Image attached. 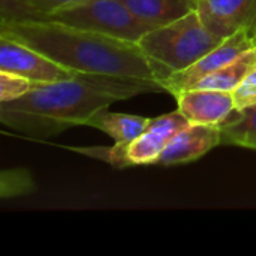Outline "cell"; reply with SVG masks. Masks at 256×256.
<instances>
[{
	"label": "cell",
	"mask_w": 256,
	"mask_h": 256,
	"mask_svg": "<svg viewBox=\"0 0 256 256\" xmlns=\"http://www.w3.org/2000/svg\"><path fill=\"white\" fill-rule=\"evenodd\" d=\"M160 92L165 90L159 81L75 74L66 81L39 82L22 98L0 102V122L30 136H52L75 126H87L94 114L118 100Z\"/></svg>",
	"instance_id": "1"
},
{
	"label": "cell",
	"mask_w": 256,
	"mask_h": 256,
	"mask_svg": "<svg viewBox=\"0 0 256 256\" xmlns=\"http://www.w3.org/2000/svg\"><path fill=\"white\" fill-rule=\"evenodd\" d=\"M0 36L18 40L81 75L159 81L160 69L138 44L40 18L2 20Z\"/></svg>",
	"instance_id": "2"
},
{
	"label": "cell",
	"mask_w": 256,
	"mask_h": 256,
	"mask_svg": "<svg viewBox=\"0 0 256 256\" xmlns=\"http://www.w3.org/2000/svg\"><path fill=\"white\" fill-rule=\"evenodd\" d=\"M222 40L204 26L198 10H194L171 24L152 28L138 45L165 78L188 69Z\"/></svg>",
	"instance_id": "3"
},
{
	"label": "cell",
	"mask_w": 256,
	"mask_h": 256,
	"mask_svg": "<svg viewBox=\"0 0 256 256\" xmlns=\"http://www.w3.org/2000/svg\"><path fill=\"white\" fill-rule=\"evenodd\" d=\"M40 20L135 44L153 28L141 21L123 0H76Z\"/></svg>",
	"instance_id": "4"
},
{
	"label": "cell",
	"mask_w": 256,
	"mask_h": 256,
	"mask_svg": "<svg viewBox=\"0 0 256 256\" xmlns=\"http://www.w3.org/2000/svg\"><path fill=\"white\" fill-rule=\"evenodd\" d=\"M189 120L180 112H170L150 118L146 130L129 144H114V147H74L70 150L108 162L114 168L156 165L168 144L189 126Z\"/></svg>",
	"instance_id": "5"
},
{
	"label": "cell",
	"mask_w": 256,
	"mask_h": 256,
	"mask_svg": "<svg viewBox=\"0 0 256 256\" xmlns=\"http://www.w3.org/2000/svg\"><path fill=\"white\" fill-rule=\"evenodd\" d=\"M256 46V33L254 30H242L226 39H224L214 50L208 54L201 57L192 66L184 70L171 74L162 80L159 84L164 87L165 92L171 93L174 98L184 92L194 88L200 81L207 78L208 75L214 74L225 64L231 63L246 51Z\"/></svg>",
	"instance_id": "6"
},
{
	"label": "cell",
	"mask_w": 256,
	"mask_h": 256,
	"mask_svg": "<svg viewBox=\"0 0 256 256\" xmlns=\"http://www.w3.org/2000/svg\"><path fill=\"white\" fill-rule=\"evenodd\" d=\"M0 70L34 82H58L75 76L45 54L6 36H0Z\"/></svg>",
	"instance_id": "7"
},
{
	"label": "cell",
	"mask_w": 256,
	"mask_h": 256,
	"mask_svg": "<svg viewBox=\"0 0 256 256\" xmlns=\"http://www.w3.org/2000/svg\"><path fill=\"white\" fill-rule=\"evenodd\" d=\"M198 14L204 26L220 39L242 30L256 33V0H200Z\"/></svg>",
	"instance_id": "8"
},
{
	"label": "cell",
	"mask_w": 256,
	"mask_h": 256,
	"mask_svg": "<svg viewBox=\"0 0 256 256\" xmlns=\"http://www.w3.org/2000/svg\"><path fill=\"white\" fill-rule=\"evenodd\" d=\"M178 111L194 124L224 128L236 111L231 92L190 88L176 96Z\"/></svg>",
	"instance_id": "9"
},
{
	"label": "cell",
	"mask_w": 256,
	"mask_h": 256,
	"mask_svg": "<svg viewBox=\"0 0 256 256\" xmlns=\"http://www.w3.org/2000/svg\"><path fill=\"white\" fill-rule=\"evenodd\" d=\"M222 144V130L216 126L190 123L164 150L156 165L172 166L195 162Z\"/></svg>",
	"instance_id": "10"
},
{
	"label": "cell",
	"mask_w": 256,
	"mask_h": 256,
	"mask_svg": "<svg viewBox=\"0 0 256 256\" xmlns=\"http://www.w3.org/2000/svg\"><path fill=\"white\" fill-rule=\"evenodd\" d=\"M124 4L150 27L171 24L198 10L200 0H123Z\"/></svg>",
	"instance_id": "11"
},
{
	"label": "cell",
	"mask_w": 256,
	"mask_h": 256,
	"mask_svg": "<svg viewBox=\"0 0 256 256\" xmlns=\"http://www.w3.org/2000/svg\"><path fill=\"white\" fill-rule=\"evenodd\" d=\"M148 123L150 118L132 114L110 112L106 108L94 114L88 120L87 126L108 134V136H111L116 144H129L146 130Z\"/></svg>",
	"instance_id": "12"
},
{
	"label": "cell",
	"mask_w": 256,
	"mask_h": 256,
	"mask_svg": "<svg viewBox=\"0 0 256 256\" xmlns=\"http://www.w3.org/2000/svg\"><path fill=\"white\" fill-rule=\"evenodd\" d=\"M256 66V46L246 51L231 63L225 64L214 74L208 75L202 81H200L194 88H206V90H219V92H234L240 82L252 72Z\"/></svg>",
	"instance_id": "13"
},
{
	"label": "cell",
	"mask_w": 256,
	"mask_h": 256,
	"mask_svg": "<svg viewBox=\"0 0 256 256\" xmlns=\"http://www.w3.org/2000/svg\"><path fill=\"white\" fill-rule=\"evenodd\" d=\"M222 144L256 150V106L246 111H234L224 124Z\"/></svg>",
	"instance_id": "14"
},
{
	"label": "cell",
	"mask_w": 256,
	"mask_h": 256,
	"mask_svg": "<svg viewBox=\"0 0 256 256\" xmlns=\"http://www.w3.org/2000/svg\"><path fill=\"white\" fill-rule=\"evenodd\" d=\"M39 86L24 76L0 70V102H10L22 98Z\"/></svg>",
	"instance_id": "15"
},
{
	"label": "cell",
	"mask_w": 256,
	"mask_h": 256,
	"mask_svg": "<svg viewBox=\"0 0 256 256\" xmlns=\"http://www.w3.org/2000/svg\"><path fill=\"white\" fill-rule=\"evenodd\" d=\"M34 189L32 176L26 170H12L2 172L0 194L3 198L20 196L32 192Z\"/></svg>",
	"instance_id": "16"
},
{
	"label": "cell",
	"mask_w": 256,
	"mask_h": 256,
	"mask_svg": "<svg viewBox=\"0 0 256 256\" xmlns=\"http://www.w3.org/2000/svg\"><path fill=\"white\" fill-rule=\"evenodd\" d=\"M21 10L18 18H46L54 10L76 0H10ZM12 18V20H18Z\"/></svg>",
	"instance_id": "17"
},
{
	"label": "cell",
	"mask_w": 256,
	"mask_h": 256,
	"mask_svg": "<svg viewBox=\"0 0 256 256\" xmlns=\"http://www.w3.org/2000/svg\"><path fill=\"white\" fill-rule=\"evenodd\" d=\"M232 98L237 111H246L256 106V66L232 92Z\"/></svg>",
	"instance_id": "18"
}]
</instances>
